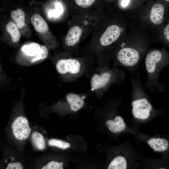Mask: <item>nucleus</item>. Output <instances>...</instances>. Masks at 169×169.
Returning a JSON list of instances; mask_svg holds the SVG:
<instances>
[{"instance_id": "1", "label": "nucleus", "mask_w": 169, "mask_h": 169, "mask_svg": "<svg viewBox=\"0 0 169 169\" xmlns=\"http://www.w3.org/2000/svg\"><path fill=\"white\" fill-rule=\"evenodd\" d=\"M147 79L144 86L152 93L155 90L163 92L165 86L159 81L162 69L169 66V53L163 50L155 49L148 53L145 60Z\"/></svg>"}, {"instance_id": "2", "label": "nucleus", "mask_w": 169, "mask_h": 169, "mask_svg": "<svg viewBox=\"0 0 169 169\" xmlns=\"http://www.w3.org/2000/svg\"><path fill=\"white\" fill-rule=\"evenodd\" d=\"M132 113L137 119L145 120L149 116L153 107L140 81L138 72L131 74Z\"/></svg>"}, {"instance_id": "3", "label": "nucleus", "mask_w": 169, "mask_h": 169, "mask_svg": "<svg viewBox=\"0 0 169 169\" xmlns=\"http://www.w3.org/2000/svg\"><path fill=\"white\" fill-rule=\"evenodd\" d=\"M117 58L119 63L127 68L131 74L138 72L141 54L137 49L130 47L122 48L118 52Z\"/></svg>"}, {"instance_id": "4", "label": "nucleus", "mask_w": 169, "mask_h": 169, "mask_svg": "<svg viewBox=\"0 0 169 169\" xmlns=\"http://www.w3.org/2000/svg\"><path fill=\"white\" fill-rule=\"evenodd\" d=\"M80 66L77 59H69L59 60L56 64V68L57 71L61 74L68 73L76 74L79 72Z\"/></svg>"}, {"instance_id": "5", "label": "nucleus", "mask_w": 169, "mask_h": 169, "mask_svg": "<svg viewBox=\"0 0 169 169\" xmlns=\"http://www.w3.org/2000/svg\"><path fill=\"white\" fill-rule=\"evenodd\" d=\"M121 31L119 27L115 24L109 26L101 36L100 42L102 46H109L119 37Z\"/></svg>"}, {"instance_id": "6", "label": "nucleus", "mask_w": 169, "mask_h": 169, "mask_svg": "<svg viewBox=\"0 0 169 169\" xmlns=\"http://www.w3.org/2000/svg\"><path fill=\"white\" fill-rule=\"evenodd\" d=\"M113 71H107L100 75L95 74L91 79V84L92 90L103 87L113 80Z\"/></svg>"}, {"instance_id": "7", "label": "nucleus", "mask_w": 169, "mask_h": 169, "mask_svg": "<svg viewBox=\"0 0 169 169\" xmlns=\"http://www.w3.org/2000/svg\"><path fill=\"white\" fill-rule=\"evenodd\" d=\"M165 8L160 3L154 4L150 11L149 18L151 22L156 25H159L163 22L164 19Z\"/></svg>"}, {"instance_id": "8", "label": "nucleus", "mask_w": 169, "mask_h": 169, "mask_svg": "<svg viewBox=\"0 0 169 169\" xmlns=\"http://www.w3.org/2000/svg\"><path fill=\"white\" fill-rule=\"evenodd\" d=\"M148 145L155 151L164 152L169 148V142L163 138H152L147 141Z\"/></svg>"}, {"instance_id": "9", "label": "nucleus", "mask_w": 169, "mask_h": 169, "mask_svg": "<svg viewBox=\"0 0 169 169\" xmlns=\"http://www.w3.org/2000/svg\"><path fill=\"white\" fill-rule=\"evenodd\" d=\"M82 33L81 28L78 26H74L69 30L65 37V42L68 46H72L79 41Z\"/></svg>"}, {"instance_id": "10", "label": "nucleus", "mask_w": 169, "mask_h": 169, "mask_svg": "<svg viewBox=\"0 0 169 169\" xmlns=\"http://www.w3.org/2000/svg\"><path fill=\"white\" fill-rule=\"evenodd\" d=\"M30 20L35 30L38 33H44L49 30L48 24L39 14H34L31 17Z\"/></svg>"}, {"instance_id": "11", "label": "nucleus", "mask_w": 169, "mask_h": 169, "mask_svg": "<svg viewBox=\"0 0 169 169\" xmlns=\"http://www.w3.org/2000/svg\"><path fill=\"white\" fill-rule=\"evenodd\" d=\"M106 125L110 131L113 133L120 132L125 128L126 125L122 118L117 116L114 120H108L106 122Z\"/></svg>"}, {"instance_id": "12", "label": "nucleus", "mask_w": 169, "mask_h": 169, "mask_svg": "<svg viewBox=\"0 0 169 169\" xmlns=\"http://www.w3.org/2000/svg\"><path fill=\"white\" fill-rule=\"evenodd\" d=\"M68 102L70 105V109L76 112L83 106L84 102L83 99L78 95L70 93L67 95L66 97Z\"/></svg>"}, {"instance_id": "13", "label": "nucleus", "mask_w": 169, "mask_h": 169, "mask_svg": "<svg viewBox=\"0 0 169 169\" xmlns=\"http://www.w3.org/2000/svg\"><path fill=\"white\" fill-rule=\"evenodd\" d=\"M11 18L18 28L21 29L25 25V15L20 8L12 11L10 13Z\"/></svg>"}, {"instance_id": "14", "label": "nucleus", "mask_w": 169, "mask_h": 169, "mask_svg": "<svg viewBox=\"0 0 169 169\" xmlns=\"http://www.w3.org/2000/svg\"><path fill=\"white\" fill-rule=\"evenodd\" d=\"M41 46L38 44L33 42L23 45L21 51L26 55L32 57L35 56L38 53Z\"/></svg>"}, {"instance_id": "15", "label": "nucleus", "mask_w": 169, "mask_h": 169, "mask_svg": "<svg viewBox=\"0 0 169 169\" xmlns=\"http://www.w3.org/2000/svg\"><path fill=\"white\" fill-rule=\"evenodd\" d=\"M7 31L10 34L13 42H18L20 38V34L16 24L13 22H9L6 26Z\"/></svg>"}, {"instance_id": "16", "label": "nucleus", "mask_w": 169, "mask_h": 169, "mask_svg": "<svg viewBox=\"0 0 169 169\" xmlns=\"http://www.w3.org/2000/svg\"><path fill=\"white\" fill-rule=\"evenodd\" d=\"M127 162L125 157L119 156L115 157L110 163L108 169H126Z\"/></svg>"}, {"instance_id": "17", "label": "nucleus", "mask_w": 169, "mask_h": 169, "mask_svg": "<svg viewBox=\"0 0 169 169\" xmlns=\"http://www.w3.org/2000/svg\"><path fill=\"white\" fill-rule=\"evenodd\" d=\"M48 49L44 45L41 46L38 53L32 59L30 62L33 63L46 58L48 55Z\"/></svg>"}, {"instance_id": "18", "label": "nucleus", "mask_w": 169, "mask_h": 169, "mask_svg": "<svg viewBox=\"0 0 169 169\" xmlns=\"http://www.w3.org/2000/svg\"><path fill=\"white\" fill-rule=\"evenodd\" d=\"M74 4L77 7L87 8L95 4L96 0H72Z\"/></svg>"}, {"instance_id": "19", "label": "nucleus", "mask_w": 169, "mask_h": 169, "mask_svg": "<svg viewBox=\"0 0 169 169\" xmlns=\"http://www.w3.org/2000/svg\"><path fill=\"white\" fill-rule=\"evenodd\" d=\"M163 33L166 40L169 43V23L167 24L164 28Z\"/></svg>"}, {"instance_id": "20", "label": "nucleus", "mask_w": 169, "mask_h": 169, "mask_svg": "<svg viewBox=\"0 0 169 169\" xmlns=\"http://www.w3.org/2000/svg\"><path fill=\"white\" fill-rule=\"evenodd\" d=\"M130 0H122L121 5L122 7H125L129 4Z\"/></svg>"}, {"instance_id": "21", "label": "nucleus", "mask_w": 169, "mask_h": 169, "mask_svg": "<svg viewBox=\"0 0 169 169\" xmlns=\"http://www.w3.org/2000/svg\"><path fill=\"white\" fill-rule=\"evenodd\" d=\"M10 166L8 165V166L7 168H6V169H10Z\"/></svg>"}, {"instance_id": "22", "label": "nucleus", "mask_w": 169, "mask_h": 169, "mask_svg": "<svg viewBox=\"0 0 169 169\" xmlns=\"http://www.w3.org/2000/svg\"><path fill=\"white\" fill-rule=\"evenodd\" d=\"M46 167L45 166H43V167L42 168V169H46Z\"/></svg>"}, {"instance_id": "23", "label": "nucleus", "mask_w": 169, "mask_h": 169, "mask_svg": "<svg viewBox=\"0 0 169 169\" xmlns=\"http://www.w3.org/2000/svg\"><path fill=\"white\" fill-rule=\"evenodd\" d=\"M30 131H28V134L29 135L30 134Z\"/></svg>"}, {"instance_id": "24", "label": "nucleus", "mask_w": 169, "mask_h": 169, "mask_svg": "<svg viewBox=\"0 0 169 169\" xmlns=\"http://www.w3.org/2000/svg\"><path fill=\"white\" fill-rule=\"evenodd\" d=\"M38 134L39 136H40L42 135V134H40V133H38Z\"/></svg>"}, {"instance_id": "25", "label": "nucleus", "mask_w": 169, "mask_h": 169, "mask_svg": "<svg viewBox=\"0 0 169 169\" xmlns=\"http://www.w3.org/2000/svg\"><path fill=\"white\" fill-rule=\"evenodd\" d=\"M29 128H30V127H29V125L27 126V128L28 129Z\"/></svg>"}, {"instance_id": "26", "label": "nucleus", "mask_w": 169, "mask_h": 169, "mask_svg": "<svg viewBox=\"0 0 169 169\" xmlns=\"http://www.w3.org/2000/svg\"><path fill=\"white\" fill-rule=\"evenodd\" d=\"M27 126H29V124L28 122L27 123V124H26Z\"/></svg>"}, {"instance_id": "27", "label": "nucleus", "mask_w": 169, "mask_h": 169, "mask_svg": "<svg viewBox=\"0 0 169 169\" xmlns=\"http://www.w3.org/2000/svg\"><path fill=\"white\" fill-rule=\"evenodd\" d=\"M164 1L167 2H169V0H164Z\"/></svg>"}, {"instance_id": "28", "label": "nucleus", "mask_w": 169, "mask_h": 169, "mask_svg": "<svg viewBox=\"0 0 169 169\" xmlns=\"http://www.w3.org/2000/svg\"><path fill=\"white\" fill-rule=\"evenodd\" d=\"M31 129L29 128L28 129V131H31Z\"/></svg>"}, {"instance_id": "29", "label": "nucleus", "mask_w": 169, "mask_h": 169, "mask_svg": "<svg viewBox=\"0 0 169 169\" xmlns=\"http://www.w3.org/2000/svg\"><path fill=\"white\" fill-rule=\"evenodd\" d=\"M7 162V159H6L5 160V163H6V162Z\"/></svg>"}, {"instance_id": "30", "label": "nucleus", "mask_w": 169, "mask_h": 169, "mask_svg": "<svg viewBox=\"0 0 169 169\" xmlns=\"http://www.w3.org/2000/svg\"><path fill=\"white\" fill-rule=\"evenodd\" d=\"M11 159L12 160H14V159L13 158V157H11Z\"/></svg>"}]
</instances>
